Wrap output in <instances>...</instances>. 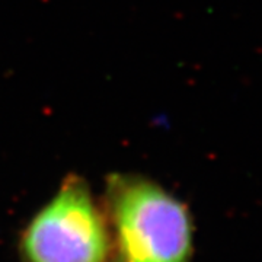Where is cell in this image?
<instances>
[{
    "label": "cell",
    "mask_w": 262,
    "mask_h": 262,
    "mask_svg": "<svg viewBox=\"0 0 262 262\" xmlns=\"http://www.w3.org/2000/svg\"><path fill=\"white\" fill-rule=\"evenodd\" d=\"M106 208L121 262H189V211L160 185L137 175H113Z\"/></svg>",
    "instance_id": "cell-1"
},
{
    "label": "cell",
    "mask_w": 262,
    "mask_h": 262,
    "mask_svg": "<svg viewBox=\"0 0 262 262\" xmlns=\"http://www.w3.org/2000/svg\"><path fill=\"white\" fill-rule=\"evenodd\" d=\"M20 251L25 262L106 261V226L82 179H66L24 230Z\"/></svg>",
    "instance_id": "cell-2"
}]
</instances>
